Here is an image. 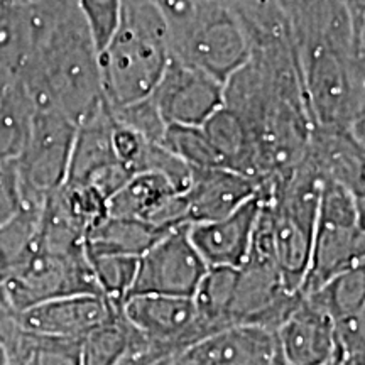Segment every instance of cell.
Wrapping results in <instances>:
<instances>
[{"label":"cell","mask_w":365,"mask_h":365,"mask_svg":"<svg viewBox=\"0 0 365 365\" xmlns=\"http://www.w3.org/2000/svg\"><path fill=\"white\" fill-rule=\"evenodd\" d=\"M24 14L33 43L17 78L34 108H51L78 125L103 102L98 49L88 27L75 0Z\"/></svg>","instance_id":"obj_1"},{"label":"cell","mask_w":365,"mask_h":365,"mask_svg":"<svg viewBox=\"0 0 365 365\" xmlns=\"http://www.w3.org/2000/svg\"><path fill=\"white\" fill-rule=\"evenodd\" d=\"M170 59L168 22L154 0H122L115 33L98 53L105 102L120 107L150 97Z\"/></svg>","instance_id":"obj_2"},{"label":"cell","mask_w":365,"mask_h":365,"mask_svg":"<svg viewBox=\"0 0 365 365\" xmlns=\"http://www.w3.org/2000/svg\"><path fill=\"white\" fill-rule=\"evenodd\" d=\"M296 56L313 125L364 137V56L323 39L303 46Z\"/></svg>","instance_id":"obj_3"},{"label":"cell","mask_w":365,"mask_h":365,"mask_svg":"<svg viewBox=\"0 0 365 365\" xmlns=\"http://www.w3.org/2000/svg\"><path fill=\"white\" fill-rule=\"evenodd\" d=\"M364 200L339 182L323 180L312 257L299 293H313L333 277L364 266Z\"/></svg>","instance_id":"obj_4"},{"label":"cell","mask_w":365,"mask_h":365,"mask_svg":"<svg viewBox=\"0 0 365 365\" xmlns=\"http://www.w3.org/2000/svg\"><path fill=\"white\" fill-rule=\"evenodd\" d=\"M171 59L225 81L244 66L252 41L223 0L200 9L188 19L168 26Z\"/></svg>","instance_id":"obj_5"},{"label":"cell","mask_w":365,"mask_h":365,"mask_svg":"<svg viewBox=\"0 0 365 365\" xmlns=\"http://www.w3.org/2000/svg\"><path fill=\"white\" fill-rule=\"evenodd\" d=\"M76 124L51 108H34L16 159L24 207L43 203L65 185Z\"/></svg>","instance_id":"obj_6"},{"label":"cell","mask_w":365,"mask_h":365,"mask_svg":"<svg viewBox=\"0 0 365 365\" xmlns=\"http://www.w3.org/2000/svg\"><path fill=\"white\" fill-rule=\"evenodd\" d=\"M39 244V242H38ZM14 312L71 294H98L86 254H56L41 249L0 286Z\"/></svg>","instance_id":"obj_7"},{"label":"cell","mask_w":365,"mask_h":365,"mask_svg":"<svg viewBox=\"0 0 365 365\" xmlns=\"http://www.w3.org/2000/svg\"><path fill=\"white\" fill-rule=\"evenodd\" d=\"M207 269L202 255L191 244L188 225L173 228L139 257L130 296L191 298Z\"/></svg>","instance_id":"obj_8"},{"label":"cell","mask_w":365,"mask_h":365,"mask_svg":"<svg viewBox=\"0 0 365 365\" xmlns=\"http://www.w3.org/2000/svg\"><path fill=\"white\" fill-rule=\"evenodd\" d=\"M122 314L140 335L178 355L213 333L193 298L135 294L125 301Z\"/></svg>","instance_id":"obj_9"},{"label":"cell","mask_w":365,"mask_h":365,"mask_svg":"<svg viewBox=\"0 0 365 365\" xmlns=\"http://www.w3.org/2000/svg\"><path fill=\"white\" fill-rule=\"evenodd\" d=\"M150 98L168 125H203L223 107V83L170 59Z\"/></svg>","instance_id":"obj_10"},{"label":"cell","mask_w":365,"mask_h":365,"mask_svg":"<svg viewBox=\"0 0 365 365\" xmlns=\"http://www.w3.org/2000/svg\"><path fill=\"white\" fill-rule=\"evenodd\" d=\"M276 340L286 365H330L344 354L331 318L303 294L276 330Z\"/></svg>","instance_id":"obj_11"},{"label":"cell","mask_w":365,"mask_h":365,"mask_svg":"<svg viewBox=\"0 0 365 365\" xmlns=\"http://www.w3.org/2000/svg\"><path fill=\"white\" fill-rule=\"evenodd\" d=\"M261 205L262 198L257 195L230 215L188 225L191 244L208 267L239 269L245 262Z\"/></svg>","instance_id":"obj_12"},{"label":"cell","mask_w":365,"mask_h":365,"mask_svg":"<svg viewBox=\"0 0 365 365\" xmlns=\"http://www.w3.org/2000/svg\"><path fill=\"white\" fill-rule=\"evenodd\" d=\"M279 355L276 333L234 325L196 341L178 359L182 365H274Z\"/></svg>","instance_id":"obj_13"},{"label":"cell","mask_w":365,"mask_h":365,"mask_svg":"<svg viewBox=\"0 0 365 365\" xmlns=\"http://www.w3.org/2000/svg\"><path fill=\"white\" fill-rule=\"evenodd\" d=\"M117 312L100 294H71L44 301L19 312L17 317L27 331L81 340Z\"/></svg>","instance_id":"obj_14"},{"label":"cell","mask_w":365,"mask_h":365,"mask_svg":"<svg viewBox=\"0 0 365 365\" xmlns=\"http://www.w3.org/2000/svg\"><path fill=\"white\" fill-rule=\"evenodd\" d=\"M261 185L254 178L228 168L191 170L188 188L182 193L186 222L202 223L230 215L259 195Z\"/></svg>","instance_id":"obj_15"},{"label":"cell","mask_w":365,"mask_h":365,"mask_svg":"<svg viewBox=\"0 0 365 365\" xmlns=\"http://www.w3.org/2000/svg\"><path fill=\"white\" fill-rule=\"evenodd\" d=\"M331 318L336 344L345 355H364L365 269L354 267L313 293L303 294Z\"/></svg>","instance_id":"obj_16"},{"label":"cell","mask_w":365,"mask_h":365,"mask_svg":"<svg viewBox=\"0 0 365 365\" xmlns=\"http://www.w3.org/2000/svg\"><path fill=\"white\" fill-rule=\"evenodd\" d=\"M112 127L113 120L103 98V102L76 125L70 170L65 182L86 185L105 168L118 163L112 148Z\"/></svg>","instance_id":"obj_17"},{"label":"cell","mask_w":365,"mask_h":365,"mask_svg":"<svg viewBox=\"0 0 365 365\" xmlns=\"http://www.w3.org/2000/svg\"><path fill=\"white\" fill-rule=\"evenodd\" d=\"M264 202L267 203L271 213L274 259L282 282L289 291H301L312 257L314 227L291 215L269 200Z\"/></svg>","instance_id":"obj_18"},{"label":"cell","mask_w":365,"mask_h":365,"mask_svg":"<svg viewBox=\"0 0 365 365\" xmlns=\"http://www.w3.org/2000/svg\"><path fill=\"white\" fill-rule=\"evenodd\" d=\"M168 232L139 218L107 215L86 235L85 254L129 255L139 259Z\"/></svg>","instance_id":"obj_19"},{"label":"cell","mask_w":365,"mask_h":365,"mask_svg":"<svg viewBox=\"0 0 365 365\" xmlns=\"http://www.w3.org/2000/svg\"><path fill=\"white\" fill-rule=\"evenodd\" d=\"M202 127L223 166L259 181L254 137L239 113L223 105Z\"/></svg>","instance_id":"obj_20"},{"label":"cell","mask_w":365,"mask_h":365,"mask_svg":"<svg viewBox=\"0 0 365 365\" xmlns=\"http://www.w3.org/2000/svg\"><path fill=\"white\" fill-rule=\"evenodd\" d=\"M178 193L180 191L159 173H137L110 196L107 202V213L110 217L139 218L148 222L159 207Z\"/></svg>","instance_id":"obj_21"},{"label":"cell","mask_w":365,"mask_h":365,"mask_svg":"<svg viewBox=\"0 0 365 365\" xmlns=\"http://www.w3.org/2000/svg\"><path fill=\"white\" fill-rule=\"evenodd\" d=\"M41 207H22L0 225V286L38 250Z\"/></svg>","instance_id":"obj_22"},{"label":"cell","mask_w":365,"mask_h":365,"mask_svg":"<svg viewBox=\"0 0 365 365\" xmlns=\"http://www.w3.org/2000/svg\"><path fill=\"white\" fill-rule=\"evenodd\" d=\"M7 365H81V340L41 335L21 328L6 349Z\"/></svg>","instance_id":"obj_23"},{"label":"cell","mask_w":365,"mask_h":365,"mask_svg":"<svg viewBox=\"0 0 365 365\" xmlns=\"http://www.w3.org/2000/svg\"><path fill=\"white\" fill-rule=\"evenodd\" d=\"M137 339L139 331L122 312L113 313L81 339V365H117Z\"/></svg>","instance_id":"obj_24"},{"label":"cell","mask_w":365,"mask_h":365,"mask_svg":"<svg viewBox=\"0 0 365 365\" xmlns=\"http://www.w3.org/2000/svg\"><path fill=\"white\" fill-rule=\"evenodd\" d=\"M33 112L34 105L19 78L0 91V163L19 156Z\"/></svg>","instance_id":"obj_25"},{"label":"cell","mask_w":365,"mask_h":365,"mask_svg":"<svg viewBox=\"0 0 365 365\" xmlns=\"http://www.w3.org/2000/svg\"><path fill=\"white\" fill-rule=\"evenodd\" d=\"M237 282L235 267H208L191 296L196 308L208 323L213 333L230 327L228 309L234 298Z\"/></svg>","instance_id":"obj_26"},{"label":"cell","mask_w":365,"mask_h":365,"mask_svg":"<svg viewBox=\"0 0 365 365\" xmlns=\"http://www.w3.org/2000/svg\"><path fill=\"white\" fill-rule=\"evenodd\" d=\"M98 294L122 312L134 286L139 259L129 255H86Z\"/></svg>","instance_id":"obj_27"},{"label":"cell","mask_w":365,"mask_h":365,"mask_svg":"<svg viewBox=\"0 0 365 365\" xmlns=\"http://www.w3.org/2000/svg\"><path fill=\"white\" fill-rule=\"evenodd\" d=\"M161 144L190 170L225 168L202 125H168Z\"/></svg>","instance_id":"obj_28"},{"label":"cell","mask_w":365,"mask_h":365,"mask_svg":"<svg viewBox=\"0 0 365 365\" xmlns=\"http://www.w3.org/2000/svg\"><path fill=\"white\" fill-rule=\"evenodd\" d=\"M108 105V103H107ZM108 112L113 118V122L118 125H124L127 129L137 132L144 139L150 143H163L164 132H166L168 124L159 113L158 107L154 105L153 98H143L137 102L120 105V107H110Z\"/></svg>","instance_id":"obj_29"},{"label":"cell","mask_w":365,"mask_h":365,"mask_svg":"<svg viewBox=\"0 0 365 365\" xmlns=\"http://www.w3.org/2000/svg\"><path fill=\"white\" fill-rule=\"evenodd\" d=\"M98 53L115 33L120 21L122 0H75Z\"/></svg>","instance_id":"obj_30"},{"label":"cell","mask_w":365,"mask_h":365,"mask_svg":"<svg viewBox=\"0 0 365 365\" xmlns=\"http://www.w3.org/2000/svg\"><path fill=\"white\" fill-rule=\"evenodd\" d=\"M24 207L16 161L0 163V225Z\"/></svg>","instance_id":"obj_31"},{"label":"cell","mask_w":365,"mask_h":365,"mask_svg":"<svg viewBox=\"0 0 365 365\" xmlns=\"http://www.w3.org/2000/svg\"><path fill=\"white\" fill-rule=\"evenodd\" d=\"M212 2H215V0H154L168 26L188 19L190 16H193L195 12H198L200 9L207 7Z\"/></svg>","instance_id":"obj_32"},{"label":"cell","mask_w":365,"mask_h":365,"mask_svg":"<svg viewBox=\"0 0 365 365\" xmlns=\"http://www.w3.org/2000/svg\"><path fill=\"white\" fill-rule=\"evenodd\" d=\"M14 9L21 12H36L39 9H44L46 6L54 2V0H9Z\"/></svg>","instance_id":"obj_33"},{"label":"cell","mask_w":365,"mask_h":365,"mask_svg":"<svg viewBox=\"0 0 365 365\" xmlns=\"http://www.w3.org/2000/svg\"><path fill=\"white\" fill-rule=\"evenodd\" d=\"M331 365H364V355H341V357Z\"/></svg>","instance_id":"obj_34"},{"label":"cell","mask_w":365,"mask_h":365,"mask_svg":"<svg viewBox=\"0 0 365 365\" xmlns=\"http://www.w3.org/2000/svg\"><path fill=\"white\" fill-rule=\"evenodd\" d=\"M12 6L9 0H0V26L7 21V17L11 16Z\"/></svg>","instance_id":"obj_35"},{"label":"cell","mask_w":365,"mask_h":365,"mask_svg":"<svg viewBox=\"0 0 365 365\" xmlns=\"http://www.w3.org/2000/svg\"><path fill=\"white\" fill-rule=\"evenodd\" d=\"M0 365H7V355L2 346H0Z\"/></svg>","instance_id":"obj_36"},{"label":"cell","mask_w":365,"mask_h":365,"mask_svg":"<svg viewBox=\"0 0 365 365\" xmlns=\"http://www.w3.org/2000/svg\"><path fill=\"white\" fill-rule=\"evenodd\" d=\"M274 365H286V362H284V359H282V355H279V359L276 360V364Z\"/></svg>","instance_id":"obj_37"},{"label":"cell","mask_w":365,"mask_h":365,"mask_svg":"<svg viewBox=\"0 0 365 365\" xmlns=\"http://www.w3.org/2000/svg\"><path fill=\"white\" fill-rule=\"evenodd\" d=\"M168 365H182V364L180 362V359H175L171 364H168Z\"/></svg>","instance_id":"obj_38"},{"label":"cell","mask_w":365,"mask_h":365,"mask_svg":"<svg viewBox=\"0 0 365 365\" xmlns=\"http://www.w3.org/2000/svg\"><path fill=\"white\" fill-rule=\"evenodd\" d=\"M0 299H2V293H0Z\"/></svg>","instance_id":"obj_39"},{"label":"cell","mask_w":365,"mask_h":365,"mask_svg":"<svg viewBox=\"0 0 365 365\" xmlns=\"http://www.w3.org/2000/svg\"><path fill=\"white\" fill-rule=\"evenodd\" d=\"M170 364H171V362H170ZM166 365H168V364H166Z\"/></svg>","instance_id":"obj_40"}]
</instances>
